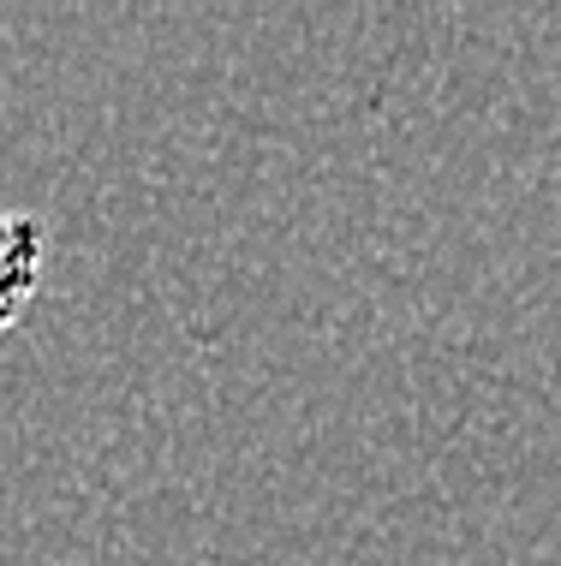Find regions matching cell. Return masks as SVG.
Listing matches in <instances>:
<instances>
[{
  "instance_id": "obj_1",
  "label": "cell",
  "mask_w": 561,
  "mask_h": 566,
  "mask_svg": "<svg viewBox=\"0 0 561 566\" xmlns=\"http://www.w3.org/2000/svg\"><path fill=\"white\" fill-rule=\"evenodd\" d=\"M42 263H49V233H42V221L30 216V209L0 203V340L19 334L30 304H37Z\"/></svg>"
}]
</instances>
